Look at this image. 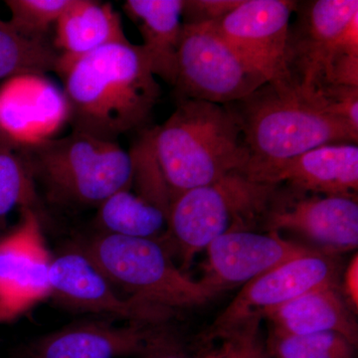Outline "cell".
<instances>
[{"label":"cell","mask_w":358,"mask_h":358,"mask_svg":"<svg viewBox=\"0 0 358 358\" xmlns=\"http://www.w3.org/2000/svg\"><path fill=\"white\" fill-rule=\"evenodd\" d=\"M72 131L117 143L150 117L159 85L141 45L103 46L75 59H58Z\"/></svg>","instance_id":"6da1fadb"},{"label":"cell","mask_w":358,"mask_h":358,"mask_svg":"<svg viewBox=\"0 0 358 358\" xmlns=\"http://www.w3.org/2000/svg\"><path fill=\"white\" fill-rule=\"evenodd\" d=\"M11 358H26V357L24 355H15V357H13Z\"/></svg>","instance_id":"836d02e7"},{"label":"cell","mask_w":358,"mask_h":358,"mask_svg":"<svg viewBox=\"0 0 358 358\" xmlns=\"http://www.w3.org/2000/svg\"><path fill=\"white\" fill-rule=\"evenodd\" d=\"M20 145L39 194L42 190L56 206L98 208L131 185V155L115 141L72 131L63 138Z\"/></svg>","instance_id":"277c9868"},{"label":"cell","mask_w":358,"mask_h":358,"mask_svg":"<svg viewBox=\"0 0 358 358\" xmlns=\"http://www.w3.org/2000/svg\"><path fill=\"white\" fill-rule=\"evenodd\" d=\"M183 0H128L127 15L138 26L150 69L174 86L182 34Z\"/></svg>","instance_id":"d6986e66"},{"label":"cell","mask_w":358,"mask_h":358,"mask_svg":"<svg viewBox=\"0 0 358 358\" xmlns=\"http://www.w3.org/2000/svg\"><path fill=\"white\" fill-rule=\"evenodd\" d=\"M270 232H289L317 245L322 253H346L358 246L357 196L278 192L263 219Z\"/></svg>","instance_id":"7c38bea8"},{"label":"cell","mask_w":358,"mask_h":358,"mask_svg":"<svg viewBox=\"0 0 358 358\" xmlns=\"http://www.w3.org/2000/svg\"><path fill=\"white\" fill-rule=\"evenodd\" d=\"M268 83L214 28L212 23L183 24L174 87L180 100L218 105L243 100Z\"/></svg>","instance_id":"52a82bcc"},{"label":"cell","mask_w":358,"mask_h":358,"mask_svg":"<svg viewBox=\"0 0 358 358\" xmlns=\"http://www.w3.org/2000/svg\"><path fill=\"white\" fill-rule=\"evenodd\" d=\"M58 52L50 40L26 38L0 20V80L55 72Z\"/></svg>","instance_id":"603a6c76"},{"label":"cell","mask_w":358,"mask_h":358,"mask_svg":"<svg viewBox=\"0 0 358 358\" xmlns=\"http://www.w3.org/2000/svg\"><path fill=\"white\" fill-rule=\"evenodd\" d=\"M298 14L287 43L288 84L308 93L319 88L329 56L357 20L358 1L317 0L305 3Z\"/></svg>","instance_id":"5bb4252c"},{"label":"cell","mask_w":358,"mask_h":358,"mask_svg":"<svg viewBox=\"0 0 358 358\" xmlns=\"http://www.w3.org/2000/svg\"><path fill=\"white\" fill-rule=\"evenodd\" d=\"M343 298L353 312L358 308V257L355 254L346 268L343 286L339 287Z\"/></svg>","instance_id":"f1b7e54d"},{"label":"cell","mask_w":358,"mask_h":358,"mask_svg":"<svg viewBox=\"0 0 358 358\" xmlns=\"http://www.w3.org/2000/svg\"><path fill=\"white\" fill-rule=\"evenodd\" d=\"M202 284L217 294L246 285L282 264L315 251L281 237L280 233L231 231L206 247Z\"/></svg>","instance_id":"9a60e30c"},{"label":"cell","mask_w":358,"mask_h":358,"mask_svg":"<svg viewBox=\"0 0 358 358\" xmlns=\"http://www.w3.org/2000/svg\"><path fill=\"white\" fill-rule=\"evenodd\" d=\"M247 358H271V355L264 350L262 346L259 345L258 339H256L251 348H250L248 357Z\"/></svg>","instance_id":"1f68e13d"},{"label":"cell","mask_w":358,"mask_h":358,"mask_svg":"<svg viewBox=\"0 0 358 358\" xmlns=\"http://www.w3.org/2000/svg\"><path fill=\"white\" fill-rule=\"evenodd\" d=\"M257 334H258V327H253L227 341L226 345L228 346V358L248 357L250 348L257 339Z\"/></svg>","instance_id":"f546056e"},{"label":"cell","mask_w":358,"mask_h":358,"mask_svg":"<svg viewBox=\"0 0 358 358\" xmlns=\"http://www.w3.org/2000/svg\"><path fill=\"white\" fill-rule=\"evenodd\" d=\"M145 358H228V346L225 345L222 350L217 352L209 353V355H186L183 350H176V352L159 353V355Z\"/></svg>","instance_id":"4dcf8cb0"},{"label":"cell","mask_w":358,"mask_h":358,"mask_svg":"<svg viewBox=\"0 0 358 358\" xmlns=\"http://www.w3.org/2000/svg\"><path fill=\"white\" fill-rule=\"evenodd\" d=\"M18 223L0 236V324L13 322L51 296L49 251L42 215L21 209Z\"/></svg>","instance_id":"9c48e42d"},{"label":"cell","mask_w":358,"mask_h":358,"mask_svg":"<svg viewBox=\"0 0 358 358\" xmlns=\"http://www.w3.org/2000/svg\"><path fill=\"white\" fill-rule=\"evenodd\" d=\"M96 209L100 233L159 240L167 232L169 216L138 196L129 186L110 195Z\"/></svg>","instance_id":"44dd1931"},{"label":"cell","mask_w":358,"mask_h":358,"mask_svg":"<svg viewBox=\"0 0 358 358\" xmlns=\"http://www.w3.org/2000/svg\"><path fill=\"white\" fill-rule=\"evenodd\" d=\"M272 331L286 334L336 333L357 345L355 312L346 303L338 282H327L300 294L264 315Z\"/></svg>","instance_id":"ac0fdd59"},{"label":"cell","mask_w":358,"mask_h":358,"mask_svg":"<svg viewBox=\"0 0 358 358\" xmlns=\"http://www.w3.org/2000/svg\"><path fill=\"white\" fill-rule=\"evenodd\" d=\"M154 145L171 200L192 188L243 173L250 155L236 115L227 106L183 99L154 129Z\"/></svg>","instance_id":"7a4b0ae2"},{"label":"cell","mask_w":358,"mask_h":358,"mask_svg":"<svg viewBox=\"0 0 358 358\" xmlns=\"http://www.w3.org/2000/svg\"><path fill=\"white\" fill-rule=\"evenodd\" d=\"M324 85L358 88V18L350 24L329 56L320 86Z\"/></svg>","instance_id":"4316f807"},{"label":"cell","mask_w":358,"mask_h":358,"mask_svg":"<svg viewBox=\"0 0 358 358\" xmlns=\"http://www.w3.org/2000/svg\"><path fill=\"white\" fill-rule=\"evenodd\" d=\"M50 286V299L73 312L152 324H162L176 315L120 293L81 244L53 256Z\"/></svg>","instance_id":"8fae6325"},{"label":"cell","mask_w":358,"mask_h":358,"mask_svg":"<svg viewBox=\"0 0 358 358\" xmlns=\"http://www.w3.org/2000/svg\"><path fill=\"white\" fill-rule=\"evenodd\" d=\"M6 231V222H1L0 221V236H1L2 234H3L4 232Z\"/></svg>","instance_id":"d6a6232c"},{"label":"cell","mask_w":358,"mask_h":358,"mask_svg":"<svg viewBox=\"0 0 358 358\" xmlns=\"http://www.w3.org/2000/svg\"><path fill=\"white\" fill-rule=\"evenodd\" d=\"M54 29L52 43L65 60L129 41L120 13L109 2L96 0H71Z\"/></svg>","instance_id":"ffe728a7"},{"label":"cell","mask_w":358,"mask_h":358,"mask_svg":"<svg viewBox=\"0 0 358 358\" xmlns=\"http://www.w3.org/2000/svg\"><path fill=\"white\" fill-rule=\"evenodd\" d=\"M226 106L236 115L249 152L245 169L292 159L322 145L357 143L358 131L292 85L267 83Z\"/></svg>","instance_id":"3957f363"},{"label":"cell","mask_w":358,"mask_h":358,"mask_svg":"<svg viewBox=\"0 0 358 358\" xmlns=\"http://www.w3.org/2000/svg\"><path fill=\"white\" fill-rule=\"evenodd\" d=\"M279 186L234 171L174 197L166 233L178 249L181 270L189 268L194 257L221 235L262 225Z\"/></svg>","instance_id":"5b68a950"},{"label":"cell","mask_w":358,"mask_h":358,"mask_svg":"<svg viewBox=\"0 0 358 358\" xmlns=\"http://www.w3.org/2000/svg\"><path fill=\"white\" fill-rule=\"evenodd\" d=\"M68 121L63 92L45 76H20L0 87V131L15 143L51 138Z\"/></svg>","instance_id":"e0dca14e"},{"label":"cell","mask_w":358,"mask_h":358,"mask_svg":"<svg viewBox=\"0 0 358 358\" xmlns=\"http://www.w3.org/2000/svg\"><path fill=\"white\" fill-rule=\"evenodd\" d=\"M333 255L315 251L258 275L233 299L211 327L210 336L230 341L259 326L266 313L327 282H338Z\"/></svg>","instance_id":"ba28073f"},{"label":"cell","mask_w":358,"mask_h":358,"mask_svg":"<svg viewBox=\"0 0 358 358\" xmlns=\"http://www.w3.org/2000/svg\"><path fill=\"white\" fill-rule=\"evenodd\" d=\"M129 155L133 164L129 187L141 199L155 205L169 216L171 193L155 155L154 129L141 134L129 150Z\"/></svg>","instance_id":"cb8c5ba5"},{"label":"cell","mask_w":358,"mask_h":358,"mask_svg":"<svg viewBox=\"0 0 358 358\" xmlns=\"http://www.w3.org/2000/svg\"><path fill=\"white\" fill-rule=\"evenodd\" d=\"M81 246L120 293L145 305L176 313L215 296L176 265L160 240L99 233Z\"/></svg>","instance_id":"8992f818"},{"label":"cell","mask_w":358,"mask_h":358,"mask_svg":"<svg viewBox=\"0 0 358 358\" xmlns=\"http://www.w3.org/2000/svg\"><path fill=\"white\" fill-rule=\"evenodd\" d=\"M357 345L336 333H271L268 352L274 358H355Z\"/></svg>","instance_id":"d4e9b609"},{"label":"cell","mask_w":358,"mask_h":358,"mask_svg":"<svg viewBox=\"0 0 358 358\" xmlns=\"http://www.w3.org/2000/svg\"><path fill=\"white\" fill-rule=\"evenodd\" d=\"M243 173L258 182L286 183L296 192L357 196L358 148L355 143L322 145L282 162L249 167Z\"/></svg>","instance_id":"2e32d148"},{"label":"cell","mask_w":358,"mask_h":358,"mask_svg":"<svg viewBox=\"0 0 358 358\" xmlns=\"http://www.w3.org/2000/svg\"><path fill=\"white\" fill-rule=\"evenodd\" d=\"M296 6L298 2L288 0H242L212 25L268 83L288 85L287 43Z\"/></svg>","instance_id":"4fadbf2b"},{"label":"cell","mask_w":358,"mask_h":358,"mask_svg":"<svg viewBox=\"0 0 358 358\" xmlns=\"http://www.w3.org/2000/svg\"><path fill=\"white\" fill-rule=\"evenodd\" d=\"M182 350L178 338L162 324L86 320L33 341L26 358H145Z\"/></svg>","instance_id":"30bf717a"},{"label":"cell","mask_w":358,"mask_h":358,"mask_svg":"<svg viewBox=\"0 0 358 358\" xmlns=\"http://www.w3.org/2000/svg\"><path fill=\"white\" fill-rule=\"evenodd\" d=\"M71 0H6L11 13L8 23L26 38L49 40V32L55 27Z\"/></svg>","instance_id":"484cf974"},{"label":"cell","mask_w":358,"mask_h":358,"mask_svg":"<svg viewBox=\"0 0 358 358\" xmlns=\"http://www.w3.org/2000/svg\"><path fill=\"white\" fill-rule=\"evenodd\" d=\"M241 2L242 0H183V24L216 22L234 10Z\"/></svg>","instance_id":"83f0119b"},{"label":"cell","mask_w":358,"mask_h":358,"mask_svg":"<svg viewBox=\"0 0 358 358\" xmlns=\"http://www.w3.org/2000/svg\"><path fill=\"white\" fill-rule=\"evenodd\" d=\"M16 208L42 215L41 197L20 143L0 131V221Z\"/></svg>","instance_id":"7402d4cb"}]
</instances>
